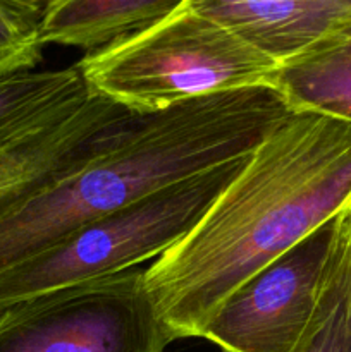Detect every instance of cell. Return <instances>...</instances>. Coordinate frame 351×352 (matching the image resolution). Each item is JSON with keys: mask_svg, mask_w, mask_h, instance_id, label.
<instances>
[{"mask_svg": "<svg viewBox=\"0 0 351 352\" xmlns=\"http://www.w3.org/2000/svg\"><path fill=\"white\" fill-rule=\"evenodd\" d=\"M184 3L186 0H47L41 41L98 50L155 26Z\"/></svg>", "mask_w": 351, "mask_h": 352, "instance_id": "9", "label": "cell"}, {"mask_svg": "<svg viewBox=\"0 0 351 352\" xmlns=\"http://www.w3.org/2000/svg\"><path fill=\"white\" fill-rule=\"evenodd\" d=\"M295 352H351V206L319 305Z\"/></svg>", "mask_w": 351, "mask_h": 352, "instance_id": "12", "label": "cell"}, {"mask_svg": "<svg viewBox=\"0 0 351 352\" xmlns=\"http://www.w3.org/2000/svg\"><path fill=\"white\" fill-rule=\"evenodd\" d=\"M174 340L141 268L0 309V352H164Z\"/></svg>", "mask_w": 351, "mask_h": 352, "instance_id": "5", "label": "cell"}, {"mask_svg": "<svg viewBox=\"0 0 351 352\" xmlns=\"http://www.w3.org/2000/svg\"><path fill=\"white\" fill-rule=\"evenodd\" d=\"M78 67L89 91L145 116L213 93L270 88L277 62L184 6L88 52Z\"/></svg>", "mask_w": 351, "mask_h": 352, "instance_id": "3", "label": "cell"}, {"mask_svg": "<svg viewBox=\"0 0 351 352\" xmlns=\"http://www.w3.org/2000/svg\"><path fill=\"white\" fill-rule=\"evenodd\" d=\"M346 212L234 289L206 323L202 339L222 352H295L313 318Z\"/></svg>", "mask_w": 351, "mask_h": 352, "instance_id": "6", "label": "cell"}, {"mask_svg": "<svg viewBox=\"0 0 351 352\" xmlns=\"http://www.w3.org/2000/svg\"><path fill=\"white\" fill-rule=\"evenodd\" d=\"M277 64L351 23V0H186Z\"/></svg>", "mask_w": 351, "mask_h": 352, "instance_id": "8", "label": "cell"}, {"mask_svg": "<svg viewBox=\"0 0 351 352\" xmlns=\"http://www.w3.org/2000/svg\"><path fill=\"white\" fill-rule=\"evenodd\" d=\"M88 91L78 64L58 71H28L0 79V148Z\"/></svg>", "mask_w": 351, "mask_h": 352, "instance_id": "11", "label": "cell"}, {"mask_svg": "<svg viewBox=\"0 0 351 352\" xmlns=\"http://www.w3.org/2000/svg\"><path fill=\"white\" fill-rule=\"evenodd\" d=\"M41 0H0V79L33 71L41 60Z\"/></svg>", "mask_w": 351, "mask_h": 352, "instance_id": "13", "label": "cell"}, {"mask_svg": "<svg viewBox=\"0 0 351 352\" xmlns=\"http://www.w3.org/2000/svg\"><path fill=\"white\" fill-rule=\"evenodd\" d=\"M351 206V122L292 112L255 148L195 229L145 270L176 340L202 337L248 277Z\"/></svg>", "mask_w": 351, "mask_h": 352, "instance_id": "1", "label": "cell"}, {"mask_svg": "<svg viewBox=\"0 0 351 352\" xmlns=\"http://www.w3.org/2000/svg\"><path fill=\"white\" fill-rule=\"evenodd\" d=\"M270 88L292 112L351 122V23L277 64Z\"/></svg>", "mask_w": 351, "mask_h": 352, "instance_id": "10", "label": "cell"}, {"mask_svg": "<svg viewBox=\"0 0 351 352\" xmlns=\"http://www.w3.org/2000/svg\"><path fill=\"white\" fill-rule=\"evenodd\" d=\"M289 113L274 88L257 86L136 116L110 146L0 217V274L157 189L253 153Z\"/></svg>", "mask_w": 351, "mask_h": 352, "instance_id": "2", "label": "cell"}, {"mask_svg": "<svg viewBox=\"0 0 351 352\" xmlns=\"http://www.w3.org/2000/svg\"><path fill=\"white\" fill-rule=\"evenodd\" d=\"M250 155L157 189L2 272L0 309L162 256L195 229Z\"/></svg>", "mask_w": 351, "mask_h": 352, "instance_id": "4", "label": "cell"}, {"mask_svg": "<svg viewBox=\"0 0 351 352\" xmlns=\"http://www.w3.org/2000/svg\"><path fill=\"white\" fill-rule=\"evenodd\" d=\"M136 116L88 91L0 148V217L110 146Z\"/></svg>", "mask_w": 351, "mask_h": 352, "instance_id": "7", "label": "cell"}]
</instances>
